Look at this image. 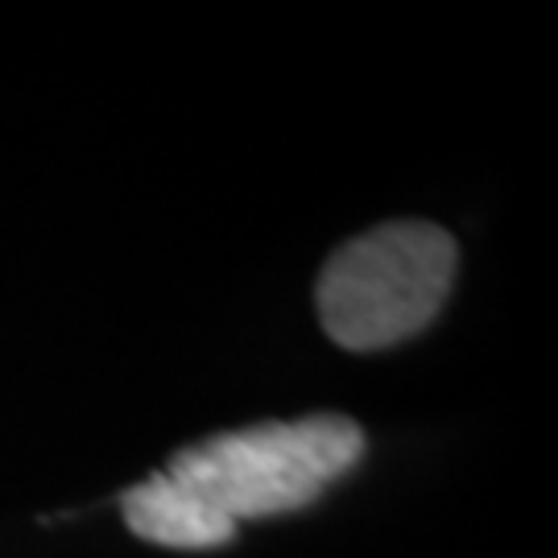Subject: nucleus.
I'll return each instance as SVG.
<instances>
[{"mask_svg":"<svg viewBox=\"0 0 558 558\" xmlns=\"http://www.w3.org/2000/svg\"><path fill=\"white\" fill-rule=\"evenodd\" d=\"M456 265V240L439 223H380L323 265L315 290L323 331L348 352H380L418 336L451 294Z\"/></svg>","mask_w":558,"mask_h":558,"instance_id":"nucleus-2","label":"nucleus"},{"mask_svg":"<svg viewBox=\"0 0 558 558\" xmlns=\"http://www.w3.org/2000/svg\"><path fill=\"white\" fill-rule=\"evenodd\" d=\"M364 456V430L343 414L260 422L182 447L166 476L232 525L278 518L323 497Z\"/></svg>","mask_w":558,"mask_h":558,"instance_id":"nucleus-1","label":"nucleus"},{"mask_svg":"<svg viewBox=\"0 0 558 558\" xmlns=\"http://www.w3.org/2000/svg\"><path fill=\"white\" fill-rule=\"evenodd\" d=\"M120 513L137 538L154 542V546H170V550H216L236 534L232 521L220 518L216 509H207L199 497H191L166 472L133 484L120 497Z\"/></svg>","mask_w":558,"mask_h":558,"instance_id":"nucleus-3","label":"nucleus"}]
</instances>
